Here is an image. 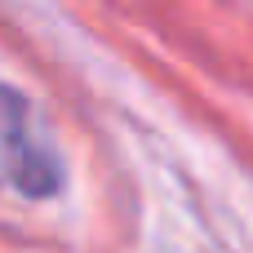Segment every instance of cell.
<instances>
[{
	"mask_svg": "<svg viewBox=\"0 0 253 253\" xmlns=\"http://www.w3.org/2000/svg\"><path fill=\"white\" fill-rule=\"evenodd\" d=\"M0 173L27 196L58 191V160L31 129V107L0 84Z\"/></svg>",
	"mask_w": 253,
	"mask_h": 253,
	"instance_id": "obj_1",
	"label": "cell"
}]
</instances>
